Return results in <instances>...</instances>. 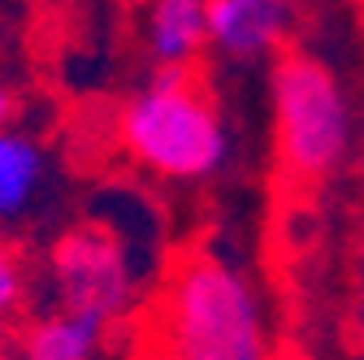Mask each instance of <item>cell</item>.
I'll return each mask as SVG.
<instances>
[{
    "label": "cell",
    "instance_id": "obj_9",
    "mask_svg": "<svg viewBox=\"0 0 364 360\" xmlns=\"http://www.w3.org/2000/svg\"><path fill=\"white\" fill-rule=\"evenodd\" d=\"M26 300H31V269H26V256L18 252L14 239H5L0 231V330H9L22 312H26Z\"/></svg>",
    "mask_w": 364,
    "mask_h": 360
},
{
    "label": "cell",
    "instance_id": "obj_5",
    "mask_svg": "<svg viewBox=\"0 0 364 360\" xmlns=\"http://www.w3.org/2000/svg\"><path fill=\"white\" fill-rule=\"evenodd\" d=\"M304 0H208V48L225 61L247 65L278 53Z\"/></svg>",
    "mask_w": 364,
    "mask_h": 360
},
{
    "label": "cell",
    "instance_id": "obj_1",
    "mask_svg": "<svg viewBox=\"0 0 364 360\" xmlns=\"http://www.w3.org/2000/svg\"><path fill=\"white\" fill-rule=\"evenodd\" d=\"M156 360H269L256 282L221 252L196 248L169 265L148 308Z\"/></svg>",
    "mask_w": 364,
    "mask_h": 360
},
{
    "label": "cell",
    "instance_id": "obj_3",
    "mask_svg": "<svg viewBox=\"0 0 364 360\" xmlns=\"http://www.w3.org/2000/svg\"><path fill=\"white\" fill-rule=\"evenodd\" d=\"M43 274L53 287V308L96 317L109 330L126 326L148 300L144 243L130 239V231L109 213H91L65 226L48 248Z\"/></svg>",
    "mask_w": 364,
    "mask_h": 360
},
{
    "label": "cell",
    "instance_id": "obj_10",
    "mask_svg": "<svg viewBox=\"0 0 364 360\" xmlns=\"http://www.w3.org/2000/svg\"><path fill=\"white\" fill-rule=\"evenodd\" d=\"M14 113H18V96H14V87L0 78V130L14 122Z\"/></svg>",
    "mask_w": 364,
    "mask_h": 360
},
{
    "label": "cell",
    "instance_id": "obj_6",
    "mask_svg": "<svg viewBox=\"0 0 364 360\" xmlns=\"http://www.w3.org/2000/svg\"><path fill=\"white\" fill-rule=\"evenodd\" d=\"M144 43L156 70H191L208 48V0H148Z\"/></svg>",
    "mask_w": 364,
    "mask_h": 360
},
{
    "label": "cell",
    "instance_id": "obj_11",
    "mask_svg": "<svg viewBox=\"0 0 364 360\" xmlns=\"http://www.w3.org/2000/svg\"><path fill=\"white\" fill-rule=\"evenodd\" d=\"M134 360H156V356H152V351H144V356H134Z\"/></svg>",
    "mask_w": 364,
    "mask_h": 360
},
{
    "label": "cell",
    "instance_id": "obj_7",
    "mask_svg": "<svg viewBox=\"0 0 364 360\" xmlns=\"http://www.w3.org/2000/svg\"><path fill=\"white\" fill-rule=\"evenodd\" d=\"M109 326L70 308H48L31 317L18 334V360H100Z\"/></svg>",
    "mask_w": 364,
    "mask_h": 360
},
{
    "label": "cell",
    "instance_id": "obj_8",
    "mask_svg": "<svg viewBox=\"0 0 364 360\" xmlns=\"http://www.w3.org/2000/svg\"><path fill=\"white\" fill-rule=\"evenodd\" d=\"M43 183H48V152H43V144L26 130L5 126L0 130V231L22 221L35 208Z\"/></svg>",
    "mask_w": 364,
    "mask_h": 360
},
{
    "label": "cell",
    "instance_id": "obj_4",
    "mask_svg": "<svg viewBox=\"0 0 364 360\" xmlns=\"http://www.w3.org/2000/svg\"><path fill=\"white\" fill-rule=\"evenodd\" d=\"M273 152L282 178L321 183L351 152V105L334 70L299 48L278 53L269 70Z\"/></svg>",
    "mask_w": 364,
    "mask_h": 360
},
{
    "label": "cell",
    "instance_id": "obj_2",
    "mask_svg": "<svg viewBox=\"0 0 364 360\" xmlns=\"http://www.w3.org/2000/svg\"><path fill=\"white\" fill-rule=\"evenodd\" d=\"M117 148L144 174L204 183L230 161V130L196 65L156 70L117 109Z\"/></svg>",
    "mask_w": 364,
    "mask_h": 360
}]
</instances>
